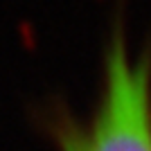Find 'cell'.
Segmentation results:
<instances>
[{
	"mask_svg": "<svg viewBox=\"0 0 151 151\" xmlns=\"http://www.w3.org/2000/svg\"><path fill=\"white\" fill-rule=\"evenodd\" d=\"M65 151H151V63L131 59L122 34L104 65V88L90 129Z\"/></svg>",
	"mask_w": 151,
	"mask_h": 151,
	"instance_id": "obj_1",
	"label": "cell"
}]
</instances>
